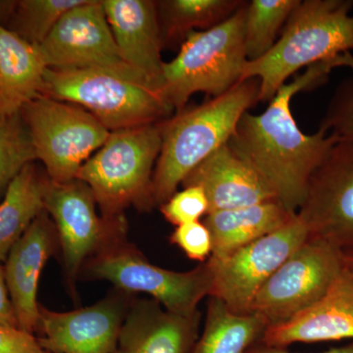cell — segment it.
Segmentation results:
<instances>
[{
    "label": "cell",
    "mask_w": 353,
    "mask_h": 353,
    "mask_svg": "<svg viewBox=\"0 0 353 353\" xmlns=\"http://www.w3.org/2000/svg\"><path fill=\"white\" fill-rule=\"evenodd\" d=\"M353 72V53H345L307 67L292 83H285L259 115L245 112L227 145L252 166L275 192L277 201L296 215L305 197L309 180L338 139L318 130L305 134L297 126L292 97L328 82L334 69Z\"/></svg>",
    "instance_id": "1"
},
{
    "label": "cell",
    "mask_w": 353,
    "mask_h": 353,
    "mask_svg": "<svg viewBox=\"0 0 353 353\" xmlns=\"http://www.w3.org/2000/svg\"><path fill=\"white\" fill-rule=\"evenodd\" d=\"M353 0H303L274 48L246 61L241 81H259V102H269L303 67L353 53Z\"/></svg>",
    "instance_id": "3"
},
{
    "label": "cell",
    "mask_w": 353,
    "mask_h": 353,
    "mask_svg": "<svg viewBox=\"0 0 353 353\" xmlns=\"http://www.w3.org/2000/svg\"><path fill=\"white\" fill-rule=\"evenodd\" d=\"M38 48L46 68L102 70L148 87L121 57L102 0L67 11Z\"/></svg>",
    "instance_id": "11"
},
{
    "label": "cell",
    "mask_w": 353,
    "mask_h": 353,
    "mask_svg": "<svg viewBox=\"0 0 353 353\" xmlns=\"http://www.w3.org/2000/svg\"><path fill=\"white\" fill-rule=\"evenodd\" d=\"M243 0H161L157 1L164 48H181L194 32L222 24L243 4Z\"/></svg>",
    "instance_id": "23"
},
{
    "label": "cell",
    "mask_w": 353,
    "mask_h": 353,
    "mask_svg": "<svg viewBox=\"0 0 353 353\" xmlns=\"http://www.w3.org/2000/svg\"><path fill=\"white\" fill-rule=\"evenodd\" d=\"M102 4L121 57L161 94L165 62L157 1L102 0Z\"/></svg>",
    "instance_id": "15"
},
{
    "label": "cell",
    "mask_w": 353,
    "mask_h": 353,
    "mask_svg": "<svg viewBox=\"0 0 353 353\" xmlns=\"http://www.w3.org/2000/svg\"><path fill=\"white\" fill-rule=\"evenodd\" d=\"M308 238L307 228L296 214L284 227L227 256L210 257V296L219 299L234 313L250 314L253 299L262 285Z\"/></svg>",
    "instance_id": "10"
},
{
    "label": "cell",
    "mask_w": 353,
    "mask_h": 353,
    "mask_svg": "<svg viewBox=\"0 0 353 353\" xmlns=\"http://www.w3.org/2000/svg\"><path fill=\"white\" fill-rule=\"evenodd\" d=\"M334 90L319 129L340 141H353V72Z\"/></svg>",
    "instance_id": "28"
},
{
    "label": "cell",
    "mask_w": 353,
    "mask_h": 353,
    "mask_svg": "<svg viewBox=\"0 0 353 353\" xmlns=\"http://www.w3.org/2000/svg\"><path fill=\"white\" fill-rule=\"evenodd\" d=\"M85 0H15L7 31L26 43L38 46L43 43L70 9Z\"/></svg>",
    "instance_id": "26"
},
{
    "label": "cell",
    "mask_w": 353,
    "mask_h": 353,
    "mask_svg": "<svg viewBox=\"0 0 353 353\" xmlns=\"http://www.w3.org/2000/svg\"><path fill=\"white\" fill-rule=\"evenodd\" d=\"M0 325L20 329L10 296H9L8 290H7L3 267L1 266V263H0Z\"/></svg>",
    "instance_id": "32"
},
{
    "label": "cell",
    "mask_w": 353,
    "mask_h": 353,
    "mask_svg": "<svg viewBox=\"0 0 353 353\" xmlns=\"http://www.w3.org/2000/svg\"><path fill=\"white\" fill-rule=\"evenodd\" d=\"M127 306L124 294L70 312L41 305L39 343L50 353H115Z\"/></svg>",
    "instance_id": "14"
},
{
    "label": "cell",
    "mask_w": 353,
    "mask_h": 353,
    "mask_svg": "<svg viewBox=\"0 0 353 353\" xmlns=\"http://www.w3.org/2000/svg\"><path fill=\"white\" fill-rule=\"evenodd\" d=\"M248 1L222 24L194 32L178 55L164 63L161 95L179 112L197 92L220 97L241 82L245 57V22Z\"/></svg>",
    "instance_id": "5"
},
{
    "label": "cell",
    "mask_w": 353,
    "mask_h": 353,
    "mask_svg": "<svg viewBox=\"0 0 353 353\" xmlns=\"http://www.w3.org/2000/svg\"><path fill=\"white\" fill-rule=\"evenodd\" d=\"M182 185L203 190L208 213L277 201L263 179L228 145L221 146L190 172Z\"/></svg>",
    "instance_id": "18"
},
{
    "label": "cell",
    "mask_w": 353,
    "mask_h": 353,
    "mask_svg": "<svg viewBox=\"0 0 353 353\" xmlns=\"http://www.w3.org/2000/svg\"><path fill=\"white\" fill-rule=\"evenodd\" d=\"M46 69L38 46L0 26V120L20 113L41 94Z\"/></svg>",
    "instance_id": "20"
},
{
    "label": "cell",
    "mask_w": 353,
    "mask_h": 353,
    "mask_svg": "<svg viewBox=\"0 0 353 353\" xmlns=\"http://www.w3.org/2000/svg\"><path fill=\"white\" fill-rule=\"evenodd\" d=\"M165 219L175 226L197 222L208 213V201L199 187L183 188L160 205Z\"/></svg>",
    "instance_id": "29"
},
{
    "label": "cell",
    "mask_w": 353,
    "mask_h": 353,
    "mask_svg": "<svg viewBox=\"0 0 353 353\" xmlns=\"http://www.w3.org/2000/svg\"><path fill=\"white\" fill-rule=\"evenodd\" d=\"M246 353H292L287 352L285 348H274L264 347L262 345H257L255 347L250 348ZM321 353H353V343L350 345H345V347L332 348L328 352Z\"/></svg>",
    "instance_id": "33"
},
{
    "label": "cell",
    "mask_w": 353,
    "mask_h": 353,
    "mask_svg": "<svg viewBox=\"0 0 353 353\" xmlns=\"http://www.w3.org/2000/svg\"><path fill=\"white\" fill-rule=\"evenodd\" d=\"M297 215L309 236L353 250V141H336L309 180Z\"/></svg>",
    "instance_id": "13"
},
{
    "label": "cell",
    "mask_w": 353,
    "mask_h": 353,
    "mask_svg": "<svg viewBox=\"0 0 353 353\" xmlns=\"http://www.w3.org/2000/svg\"><path fill=\"white\" fill-rule=\"evenodd\" d=\"M41 94L85 109L109 132L157 124L175 113L152 88L102 70L46 68Z\"/></svg>",
    "instance_id": "6"
},
{
    "label": "cell",
    "mask_w": 353,
    "mask_h": 353,
    "mask_svg": "<svg viewBox=\"0 0 353 353\" xmlns=\"http://www.w3.org/2000/svg\"><path fill=\"white\" fill-rule=\"evenodd\" d=\"M50 216L43 210L14 245L3 267L9 296L21 330L39 332L38 290L41 272L57 240Z\"/></svg>",
    "instance_id": "16"
},
{
    "label": "cell",
    "mask_w": 353,
    "mask_h": 353,
    "mask_svg": "<svg viewBox=\"0 0 353 353\" xmlns=\"http://www.w3.org/2000/svg\"><path fill=\"white\" fill-rule=\"evenodd\" d=\"M115 353H122V352H119V350H117V352H116Z\"/></svg>",
    "instance_id": "35"
},
{
    "label": "cell",
    "mask_w": 353,
    "mask_h": 353,
    "mask_svg": "<svg viewBox=\"0 0 353 353\" xmlns=\"http://www.w3.org/2000/svg\"><path fill=\"white\" fill-rule=\"evenodd\" d=\"M97 206L92 190L79 179L66 183L48 179L44 209L57 230L69 282L104 245L126 234L124 216L106 219L97 214Z\"/></svg>",
    "instance_id": "12"
},
{
    "label": "cell",
    "mask_w": 353,
    "mask_h": 353,
    "mask_svg": "<svg viewBox=\"0 0 353 353\" xmlns=\"http://www.w3.org/2000/svg\"><path fill=\"white\" fill-rule=\"evenodd\" d=\"M353 340V273L345 270L328 294L289 321L265 330L260 345L285 348L296 343Z\"/></svg>",
    "instance_id": "17"
},
{
    "label": "cell",
    "mask_w": 353,
    "mask_h": 353,
    "mask_svg": "<svg viewBox=\"0 0 353 353\" xmlns=\"http://www.w3.org/2000/svg\"><path fill=\"white\" fill-rule=\"evenodd\" d=\"M345 265L353 273V250L345 252Z\"/></svg>",
    "instance_id": "34"
},
{
    "label": "cell",
    "mask_w": 353,
    "mask_h": 353,
    "mask_svg": "<svg viewBox=\"0 0 353 353\" xmlns=\"http://www.w3.org/2000/svg\"><path fill=\"white\" fill-rule=\"evenodd\" d=\"M266 328L259 316L238 314L210 296L203 333L190 353H246L259 345Z\"/></svg>",
    "instance_id": "24"
},
{
    "label": "cell",
    "mask_w": 353,
    "mask_h": 353,
    "mask_svg": "<svg viewBox=\"0 0 353 353\" xmlns=\"http://www.w3.org/2000/svg\"><path fill=\"white\" fill-rule=\"evenodd\" d=\"M172 243L180 248L190 259L208 261L212 254V238L204 223L192 222L176 228L171 234Z\"/></svg>",
    "instance_id": "30"
},
{
    "label": "cell",
    "mask_w": 353,
    "mask_h": 353,
    "mask_svg": "<svg viewBox=\"0 0 353 353\" xmlns=\"http://www.w3.org/2000/svg\"><path fill=\"white\" fill-rule=\"evenodd\" d=\"M0 353H50L34 334L0 325Z\"/></svg>",
    "instance_id": "31"
},
{
    "label": "cell",
    "mask_w": 353,
    "mask_h": 353,
    "mask_svg": "<svg viewBox=\"0 0 353 353\" xmlns=\"http://www.w3.org/2000/svg\"><path fill=\"white\" fill-rule=\"evenodd\" d=\"M161 143L159 123L110 132L81 167L76 179L92 190L102 217H123L132 205L141 210L155 205L152 176Z\"/></svg>",
    "instance_id": "4"
},
{
    "label": "cell",
    "mask_w": 353,
    "mask_h": 353,
    "mask_svg": "<svg viewBox=\"0 0 353 353\" xmlns=\"http://www.w3.org/2000/svg\"><path fill=\"white\" fill-rule=\"evenodd\" d=\"M299 3L301 0L248 1L243 34L248 61L263 57L274 48Z\"/></svg>",
    "instance_id": "25"
},
{
    "label": "cell",
    "mask_w": 353,
    "mask_h": 353,
    "mask_svg": "<svg viewBox=\"0 0 353 353\" xmlns=\"http://www.w3.org/2000/svg\"><path fill=\"white\" fill-rule=\"evenodd\" d=\"M294 216L277 201L208 213L203 223L212 238L210 257L227 256L284 227Z\"/></svg>",
    "instance_id": "21"
},
{
    "label": "cell",
    "mask_w": 353,
    "mask_h": 353,
    "mask_svg": "<svg viewBox=\"0 0 353 353\" xmlns=\"http://www.w3.org/2000/svg\"><path fill=\"white\" fill-rule=\"evenodd\" d=\"M345 268L343 250L309 236L262 285L250 313L267 328L289 321L326 296Z\"/></svg>",
    "instance_id": "9"
},
{
    "label": "cell",
    "mask_w": 353,
    "mask_h": 353,
    "mask_svg": "<svg viewBox=\"0 0 353 353\" xmlns=\"http://www.w3.org/2000/svg\"><path fill=\"white\" fill-rule=\"evenodd\" d=\"M39 160L54 183L74 180L110 132L75 104L39 94L21 109Z\"/></svg>",
    "instance_id": "8"
},
{
    "label": "cell",
    "mask_w": 353,
    "mask_h": 353,
    "mask_svg": "<svg viewBox=\"0 0 353 353\" xmlns=\"http://www.w3.org/2000/svg\"><path fill=\"white\" fill-rule=\"evenodd\" d=\"M48 176L36 162L26 165L7 188L0 203V263L44 209Z\"/></svg>",
    "instance_id": "22"
},
{
    "label": "cell",
    "mask_w": 353,
    "mask_h": 353,
    "mask_svg": "<svg viewBox=\"0 0 353 353\" xmlns=\"http://www.w3.org/2000/svg\"><path fill=\"white\" fill-rule=\"evenodd\" d=\"M125 236L114 239L83 265L82 271L92 280L108 281L124 292H143L165 309L192 317L197 306L212 292V274L208 262L188 272H176L150 263Z\"/></svg>",
    "instance_id": "7"
},
{
    "label": "cell",
    "mask_w": 353,
    "mask_h": 353,
    "mask_svg": "<svg viewBox=\"0 0 353 353\" xmlns=\"http://www.w3.org/2000/svg\"><path fill=\"white\" fill-rule=\"evenodd\" d=\"M259 102V81H241L220 97L159 123L161 150L152 176L155 205L163 204L190 172L227 145L241 116Z\"/></svg>",
    "instance_id": "2"
},
{
    "label": "cell",
    "mask_w": 353,
    "mask_h": 353,
    "mask_svg": "<svg viewBox=\"0 0 353 353\" xmlns=\"http://www.w3.org/2000/svg\"><path fill=\"white\" fill-rule=\"evenodd\" d=\"M36 161L31 134L21 114L0 120V196L26 165Z\"/></svg>",
    "instance_id": "27"
},
{
    "label": "cell",
    "mask_w": 353,
    "mask_h": 353,
    "mask_svg": "<svg viewBox=\"0 0 353 353\" xmlns=\"http://www.w3.org/2000/svg\"><path fill=\"white\" fill-rule=\"evenodd\" d=\"M199 313L185 317L162 309L157 301L132 305L121 328L122 353H190L196 345Z\"/></svg>",
    "instance_id": "19"
}]
</instances>
